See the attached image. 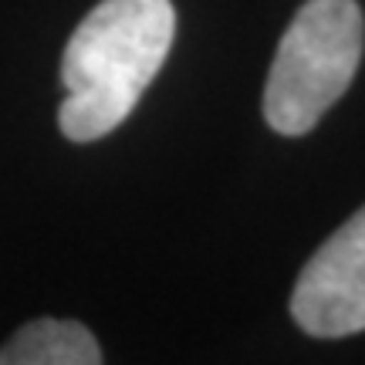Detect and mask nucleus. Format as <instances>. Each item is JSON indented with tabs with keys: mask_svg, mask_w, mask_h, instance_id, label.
I'll use <instances>...</instances> for the list:
<instances>
[{
	"mask_svg": "<svg viewBox=\"0 0 365 365\" xmlns=\"http://www.w3.org/2000/svg\"><path fill=\"white\" fill-rule=\"evenodd\" d=\"M365 48L355 0H308L287 24L264 85V118L281 135H304L352 85Z\"/></svg>",
	"mask_w": 365,
	"mask_h": 365,
	"instance_id": "nucleus-2",
	"label": "nucleus"
},
{
	"mask_svg": "<svg viewBox=\"0 0 365 365\" xmlns=\"http://www.w3.org/2000/svg\"><path fill=\"white\" fill-rule=\"evenodd\" d=\"M176 34L170 0H102L68 38L58 125L71 143L115 132L153 85Z\"/></svg>",
	"mask_w": 365,
	"mask_h": 365,
	"instance_id": "nucleus-1",
	"label": "nucleus"
},
{
	"mask_svg": "<svg viewBox=\"0 0 365 365\" xmlns=\"http://www.w3.org/2000/svg\"><path fill=\"white\" fill-rule=\"evenodd\" d=\"M291 314L314 339L365 331V207L304 264L291 294Z\"/></svg>",
	"mask_w": 365,
	"mask_h": 365,
	"instance_id": "nucleus-3",
	"label": "nucleus"
},
{
	"mask_svg": "<svg viewBox=\"0 0 365 365\" xmlns=\"http://www.w3.org/2000/svg\"><path fill=\"white\" fill-rule=\"evenodd\" d=\"M0 365H102V349L78 322L38 318L0 349Z\"/></svg>",
	"mask_w": 365,
	"mask_h": 365,
	"instance_id": "nucleus-4",
	"label": "nucleus"
}]
</instances>
